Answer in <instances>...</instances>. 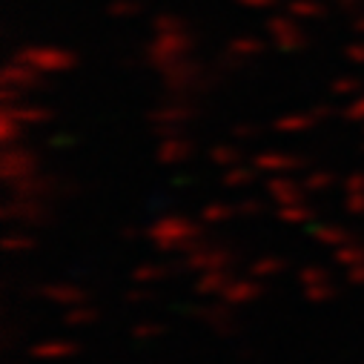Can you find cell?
Wrapping results in <instances>:
<instances>
[{"instance_id":"1","label":"cell","mask_w":364,"mask_h":364,"mask_svg":"<svg viewBox=\"0 0 364 364\" xmlns=\"http://www.w3.org/2000/svg\"><path fill=\"white\" fill-rule=\"evenodd\" d=\"M146 238L161 250V252H187L190 247L201 244V227L193 224L184 215H161L152 221L146 230Z\"/></svg>"},{"instance_id":"2","label":"cell","mask_w":364,"mask_h":364,"mask_svg":"<svg viewBox=\"0 0 364 364\" xmlns=\"http://www.w3.org/2000/svg\"><path fill=\"white\" fill-rule=\"evenodd\" d=\"M193 38L187 35V29H178V32H155L152 43L146 46V60L161 72L178 60H187L193 52Z\"/></svg>"},{"instance_id":"3","label":"cell","mask_w":364,"mask_h":364,"mask_svg":"<svg viewBox=\"0 0 364 364\" xmlns=\"http://www.w3.org/2000/svg\"><path fill=\"white\" fill-rule=\"evenodd\" d=\"M15 58L38 69L41 75H63L77 63L69 49H58V46H29V49H21Z\"/></svg>"},{"instance_id":"4","label":"cell","mask_w":364,"mask_h":364,"mask_svg":"<svg viewBox=\"0 0 364 364\" xmlns=\"http://www.w3.org/2000/svg\"><path fill=\"white\" fill-rule=\"evenodd\" d=\"M161 77H164V86L169 89L172 95H181V98H190L198 86H204V66L198 60H178L166 69H161Z\"/></svg>"},{"instance_id":"5","label":"cell","mask_w":364,"mask_h":364,"mask_svg":"<svg viewBox=\"0 0 364 364\" xmlns=\"http://www.w3.org/2000/svg\"><path fill=\"white\" fill-rule=\"evenodd\" d=\"M0 172H4L6 187H12V184H21V181H29V178L41 175V161L26 146H6Z\"/></svg>"},{"instance_id":"6","label":"cell","mask_w":364,"mask_h":364,"mask_svg":"<svg viewBox=\"0 0 364 364\" xmlns=\"http://www.w3.org/2000/svg\"><path fill=\"white\" fill-rule=\"evenodd\" d=\"M187 261V267L190 269H196L198 276L201 272H210V269H227L232 261H235V252H230V250H224V247H207V244H196V247H190L187 252H181Z\"/></svg>"},{"instance_id":"7","label":"cell","mask_w":364,"mask_h":364,"mask_svg":"<svg viewBox=\"0 0 364 364\" xmlns=\"http://www.w3.org/2000/svg\"><path fill=\"white\" fill-rule=\"evenodd\" d=\"M267 29H269V38L282 52H299L307 46V35L301 32V26L296 23L293 15L287 18H269L267 21Z\"/></svg>"},{"instance_id":"8","label":"cell","mask_w":364,"mask_h":364,"mask_svg":"<svg viewBox=\"0 0 364 364\" xmlns=\"http://www.w3.org/2000/svg\"><path fill=\"white\" fill-rule=\"evenodd\" d=\"M193 118H196V109H193L190 104H169V107H161V109H155V112L149 115L152 127H155L161 135H172L175 129L187 127Z\"/></svg>"},{"instance_id":"9","label":"cell","mask_w":364,"mask_h":364,"mask_svg":"<svg viewBox=\"0 0 364 364\" xmlns=\"http://www.w3.org/2000/svg\"><path fill=\"white\" fill-rule=\"evenodd\" d=\"M43 77L46 75H41L38 69H32L23 60L12 58V63L4 69V89H15V92H23L26 95V92H32V89L43 86Z\"/></svg>"},{"instance_id":"10","label":"cell","mask_w":364,"mask_h":364,"mask_svg":"<svg viewBox=\"0 0 364 364\" xmlns=\"http://www.w3.org/2000/svg\"><path fill=\"white\" fill-rule=\"evenodd\" d=\"M252 166H255L258 172H276V175H282V172H296V169H301V166H304V158L290 155V152H279V149H264V152H258V155L252 158Z\"/></svg>"},{"instance_id":"11","label":"cell","mask_w":364,"mask_h":364,"mask_svg":"<svg viewBox=\"0 0 364 364\" xmlns=\"http://www.w3.org/2000/svg\"><path fill=\"white\" fill-rule=\"evenodd\" d=\"M4 213H6V221H18V224H26V227H35V224L46 221L43 201H32V198H12L4 207Z\"/></svg>"},{"instance_id":"12","label":"cell","mask_w":364,"mask_h":364,"mask_svg":"<svg viewBox=\"0 0 364 364\" xmlns=\"http://www.w3.org/2000/svg\"><path fill=\"white\" fill-rule=\"evenodd\" d=\"M267 193L279 207H284V204H301L307 190H304V184H299V181H293V178L276 175V178L267 181Z\"/></svg>"},{"instance_id":"13","label":"cell","mask_w":364,"mask_h":364,"mask_svg":"<svg viewBox=\"0 0 364 364\" xmlns=\"http://www.w3.org/2000/svg\"><path fill=\"white\" fill-rule=\"evenodd\" d=\"M255 299H261V282L258 279H232L230 287L221 293V301L230 307H241V304H252Z\"/></svg>"},{"instance_id":"14","label":"cell","mask_w":364,"mask_h":364,"mask_svg":"<svg viewBox=\"0 0 364 364\" xmlns=\"http://www.w3.org/2000/svg\"><path fill=\"white\" fill-rule=\"evenodd\" d=\"M190 155H193V144L187 138H169V135L161 141V146L155 152L158 164H164V166H178V164H184Z\"/></svg>"},{"instance_id":"15","label":"cell","mask_w":364,"mask_h":364,"mask_svg":"<svg viewBox=\"0 0 364 364\" xmlns=\"http://www.w3.org/2000/svg\"><path fill=\"white\" fill-rule=\"evenodd\" d=\"M41 296L52 304H60V307H75V304H86V290H80L77 284H69V282H60V284H46L41 290Z\"/></svg>"},{"instance_id":"16","label":"cell","mask_w":364,"mask_h":364,"mask_svg":"<svg viewBox=\"0 0 364 364\" xmlns=\"http://www.w3.org/2000/svg\"><path fill=\"white\" fill-rule=\"evenodd\" d=\"M264 52V43L258 41V38H252V35H238V38H232L230 43H227V60H230V66H238L241 60H247V58H255V55H261Z\"/></svg>"},{"instance_id":"17","label":"cell","mask_w":364,"mask_h":364,"mask_svg":"<svg viewBox=\"0 0 364 364\" xmlns=\"http://www.w3.org/2000/svg\"><path fill=\"white\" fill-rule=\"evenodd\" d=\"M6 112H12L23 127H38V124H46L52 118V112L43 107V104H35V101H21V104H12V107H4Z\"/></svg>"},{"instance_id":"18","label":"cell","mask_w":364,"mask_h":364,"mask_svg":"<svg viewBox=\"0 0 364 364\" xmlns=\"http://www.w3.org/2000/svg\"><path fill=\"white\" fill-rule=\"evenodd\" d=\"M230 276H227V269H210V272H201L198 282H196V293L198 296H218L230 287Z\"/></svg>"},{"instance_id":"19","label":"cell","mask_w":364,"mask_h":364,"mask_svg":"<svg viewBox=\"0 0 364 364\" xmlns=\"http://www.w3.org/2000/svg\"><path fill=\"white\" fill-rule=\"evenodd\" d=\"M313 241H318V244H324V247L338 250V247L350 244V241H353V235H350L347 230L336 227V224H318V227H313Z\"/></svg>"},{"instance_id":"20","label":"cell","mask_w":364,"mask_h":364,"mask_svg":"<svg viewBox=\"0 0 364 364\" xmlns=\"http://www.w3.org/2000/svg\"><path fill=\"white\" fill-rule=\"evenodd\" d=\"M75 353H77V347H75L72 341H63V338L43 341V344H35V347H32V355L49 358V361H55V358H69V355H75Z\"/></svg>"},{"instance_id":"21","label":"cell","mask_w":364,"mask_h":364,"mask_svg":"<svg viewBox=\"0 0 364 364\" xmlns=\"http://www.w3.org/2000/svg\"><path fill=\"white\" fill-rule=\"evenodd\" d=\"M201 321H207V327L221 330V333H230V330L235 327V321H232V316H230V304H224V301L207 307V310L201 313Z\"/></svg>"},{"instance_id":"22","label":"cell","mask_w":364,"mask_h":364,"mask_svg":"<svg viewBox=\"0 0 364 364\" xmlns=\"http://www.w3.org/2000/svg\"><path fill=\"white\" fill-rule=\"evenodd\" d=\"M287 15H293L296 21H318L327 15V6L321 0H293L287 6Z\"/></svg>"},{"instance_id":"23","label":"cell","mask_w":364,"mask_h":364,"mask_svg":"<svg viewBox=\"0 0 364 364\" xmlns=\"http://www.w3.org/2000/svg\"><path fill=\"white\" fill-rule=\"evenodd\" d=\"M282 269H284V258H279V255H264V258H258L255 264H250V276L258 279V282H267V279H272V276H279Z\"/></svg>"},{"instance_id":"24","label":"cell","mask_w":364,"mask_h":364,"mask_svg":"<svg viewBox=\"0 0 364 364\" xmlns=\"http://www.w3.org/2000/svg\"><path fill=\"white\" fill-rule=\"evenodd\" d=\"M255 166L250 164V166H230L227 172H224V187H230V190H247L252 181H255Z\"/></svg>"},{"instance_id":"25","label":"cell","mask_w":364,"mask_h":364,"mask_svg":"<svg viewBox=\"0 0 364 364\" xmlns=\"http://www.w3.org/2000/svg\"><path fill=\"white\" fill-rule=\"evenodd\" d=\"M276 215L284 224H307V221H313V210L304 201L301 204H284V207L276 210Z\"/></svg>"},{"instance_id":"26","label":"cell","mask_w":364,"mask_h":364,"mask_svg":"<svg viewBox=\"0 0 364 364\" xmlns=\"http://www.w3.org/2000/svg\"><path fill=\"white\" fill-rule=\"evenodd\" d=\"M232 215H238V204H207L201 210V221L204 224H224Z\"/></svg>"},{"instance_id":"27","label":"cell","mask_w":364,"mask_h":364,"mask_svg":"<svg viewBox=\"0 0 364 364\" xmlns=\"http://www.w3.org/2000/svg\"><path fill=\"white\" fill-rule=\"evenodd\" d=\"M98 318V313L89 307V304H75V307H69V313L63 316V321H66V327H75V330H80V327H89Z\"/></svg>"},{"instance_id":"28","label":"cell","mask_w":364,"mask_h":364,"mask_svg":"<svg viewBox=\"0 0 364 364\" xmlns=\"http://www.w3.org/2000/svg\"><path fill=\"white\" fill-rule=\"evenodd\" d=\"M313 124H318L316 112H307V115H287V118H279V121H276V129H279V132H304V129H310Z\"/></svg>"},{"instance_id":"29","label":"cell","mask_w":364,"mask_h":364,"mask_svg":"<svg viewBox=\"0 0 364 364\" xmlns=\"http://www.w3.org/2000/svg\"><path fill=\"white\" fill-rule=\"evenodd\" d=\"M210 161H213L215 166L230 169V166H238L241 152H238V146H232V144H218V146L210 149Z\"/></svg>"},{"instance_id":"30","label":"cell","mask_w":364,"mask_h":364,"mask_svg":"<svg viewBox=\"0 0 364 364\" xmlns=\"http://www.w3.org/2000/svg\"><path fill=\"white\" fill-rule=\"evenodd\" d=\"M333 258H336V264H341V267H358V264H364V247L361 244H355V241H350V244H344V247H338L336 252H333Z\"/></svg>"},{"instance_id":"31","label":"cell","mask_w":364,"mask_h":364,"mask_svg":"<svg viewBox=\"0 0 364 364\" xmlns=\"http://www.w3.org/2000/svg\"><path fill=\"white\" fill-rule=\"evenodd\" d=\"M333 184H336V175L327 172V169H316V172H310L304 178V190L307 193H327V190H333Z\"/></svg>"},{"instance_id":"32","label":"cell","mask_w":364,"mask_h":364,"mask_svg":"<svg viewBox=\"0 0 364 364\" xmlns=\"http://www.w3.org/2000/svg\"><path fill=\"white\" fill-rule=\"evenodd\" d=\"M166 267L164 264H144V267H138L135 272H132V282L135 284H155V282H161V279H166Z\"/></svg>"},{"instance_id":"33","label":"cell","mask_w":364,"mask_h":364,"mask_svg":"<svg viewBox=\"0 0 364 364\" xmlns=\"http://www.w3.org/2000/svg\"><path fill=\"white\" fill-rule=\"evenodd\" d=\"M336 296V287L333 282H324V284H316V287H304V299L313 301V304H324Z\"/></svg>"},{"instance_id":"34","label":"cell","mask_w":364,"mask_h":364,"mask_svg":"<svg viewBox=\"0 0 364 364\" xmlns=\"http://www.w3.org/2000/svg\"><path fill=\"white\" fill-rule=\"evenodd\" d=\"M299 282L304 284V287H316V284H324V282H330V276L321 269V267H301L299 269Z\"/></svg>"},{"instance_id":"35","label":"cell","mask_w":364,"mask_h":364,"mask_svg":"<svg viewBox=\"0 0 364 364\" xmlns=\"http://www.w3.org/2000/svg\"><path fill=\"white\" fill-rule=\"evenodd\" d=\"M141 4L138 0H115V4H109V15L112 18H135L141 15Z\"/></svg>"},{"instance_id":"36","label":"cell","mask_w":364,"mask_h":364,"mask_svg":"<svg viewBox=\"0 0 364 364\" xmlns=\"http://www.w3.org/2000/svg\"><path fill=\"white\" fill-rule=\"evenodd\" d=\"M361 89V80L358 77H336L333 80V95L336 98H350Z\"/></svg>"},{"instance_id":"37","label":"cell","mask_w":364,"mask_h":364,"mask_svg":"<svg viewBox=\"0 0 364 364\" xmlns=\"http://www.w3.org/2000/svg\"><path fill=\"white\" fill-rule=\"evenodd\" d=\"M6 252H21V250H32L35 247V238H29L26 232H12L6 235Z\"/></svg>"},{"instance_id":"38","label":"cell","mask_w":364,"mask_h":364,"mask_svg":"<svg viewBox=\"0 0 364 364\" xmlns=\"http://www.w3.org/2000/svg\"><path fill=\"white\" fill-rule=\"evenodd\" d=\"M155 32H178V29H184V21L175 18V15H158L155 23H152Z\"/></svg>"},{"instance_id":"39","label":"cell","mask_w":364,"mask_h":364,"mask_svg":"<svg viewBox=\"0 0 364 364\" xmlns=\"http://www.w3.org/2000/svg\"><path fill=\"white\" fill-rule=\"evenodd\" d=\"M344 193L350 196V193H364V172H350L344 181Z\"/></svg>"},{"instance_id":"40","label":"cell","mask_w":364,"mask_h":364,"mask_svg":"<svg viewBox=\"0 0 364 364\" xmlns=\"http://www.w3.org/2000/svg\"><path fill=\"white\" fill-rule=\"evenodd\" d=\"M344 210L350 215H364V193H350L344 198Z\"/></svg>"},{"instance_id":"41","label":"cell","mask_w":364,"mask_h":364,"mask_svg":"<svg viewBox=\"0 0 364 364\" xmlns=\"http://www.w3.org/2000/svg\"><path fill=\"white\" fill-rule=\"evenodd\" d=\"M341 115H344L347 121H364V95H358L353 104H347Z\"/></svg>"},{"instance_id":"42","label":"cell","mask_w":364,"mask_h":364,"mask_svg":"<svg viewBox=\"0 0 364 364\" xmlns=\"http://www.w3.org/2000/svg\"><path fill=\"white\" fill-rule=\"evenodd\" d=\"M161 333H164L161 324H135V330H132L135 338H155V336H161Z\"/></svg>"},{"instance_id":"43","label":"cell","mask_w":364,"mask_h":364,"mask_svg":"<svg viewBox=\"0 0 364 364\" xmlns=\"http://www.w3.org/2000/svg\"><path fill=\"white\" fill-rule=\"evenodd\" d=\"M341 52H344V58H347L350 63H364V43H350V46H344Z\"/></svg>"},{"instance_id":"44","label":"cell","mask_w":364,"mask_h":364,"mask_svg":"<svg viewBox=\"0 0 364 364\" xmlns=\"http://www.w3.org/2000/svg\"><path fill=\"white\" fill-rule=\"evenodd\" d=\"M235 4L244 9H269V6H276V0H235Z\"/></svg>"},{"instance_id":"45","label":"cell","mask_w":364,"mask_h":364,"mask_svg":"<svg viewBox=\"0 0 364 364\" xmlns=\"http://www.w3.org/2000/svg\"><path fill=\"white\" fill-rule=\"evenodd\" d=\"M347 282H350V284H364V264L347 269Z\"/></svg>"},{"instance_id":"46","label":"cell","mask_w":364,"mask_h":364,"mask_svg":"<svg viewBox=\"0 0 364 364\" xmlns=\"http://www.w3.org/2000/svg\"><path fill=\"white\" fill-rule=\"evenodd\" d=\"M238 210H244L241 215H258V213H261V204H258V201H241Z\"/></svg>"},{"instance_id":"47","label":"cell","mask_w":364,"mask_h":364,"mask_svg":"<svg viewBox=\"0 0 364 364\" xmlns=\"http://www.w3.org/2000/svg\"><path fill=\"white\" fill-rule=\"evenodd\" d=\"M127 299H129V301H149V299H152V293H149V290H129V293H127Z\"/></svg>"},{"instance_id":"48","label":"cell","mask_w":364,"mask_h":364,"mask_svg":"<svg viewBox=\"0 0 364 364\" xmlns=\"http://www.w3.org/2000/svg\"><path fill=\"white\" fill-rule=\"evenodd\" d=\"M350 29H353L355 35H364V15H361V18H355V21L350 23Z\"/></svg>"},{"instance_id":"49","label":"cell","mask_w":364,"mask_h":364,"mask_svg":"<svg viewBox=\"0 0 364 364\" xmlns=\"http://www.w3.org/2000/svg\"><path fill=\"white\" fill-rule=\"evenodd\" d=\"M235 135H238V138H252V135H255V129H252V127H238V129H235Z\"/></svg>"},{"instance_id":"50","label":"cell","mask_w":364,"mask_h":364,"mask_svg":"<svg viewBox=\"0 0 364 364\" xmlns=\"http://www.w3.org/2000/svg\"><path fill=\"white\" fill-rule=\"evenodd\" d=\"M333 4H338V6H344V9H353V6L364 4V0H333Z\"/></svg>"}]
</instances>
